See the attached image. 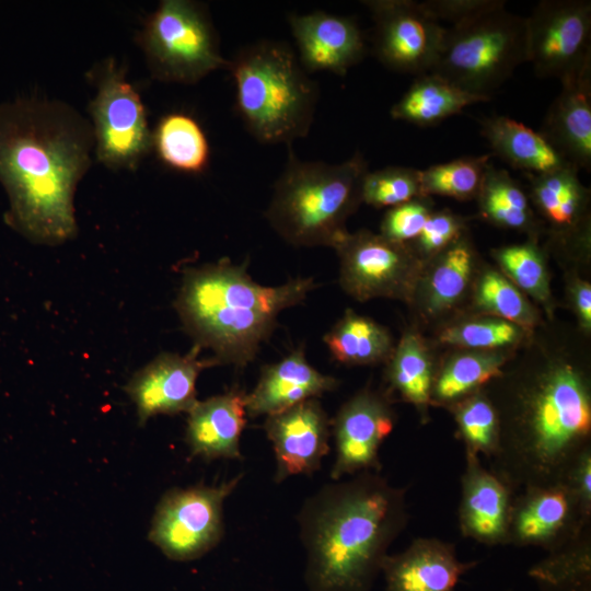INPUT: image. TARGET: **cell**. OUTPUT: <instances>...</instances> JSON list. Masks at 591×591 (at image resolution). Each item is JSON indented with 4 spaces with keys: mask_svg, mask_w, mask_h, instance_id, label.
<instances>
[{
    "mask_svg": "<svg viewBox=\"0 0 591 591\" xmlns=\"http://www.w3.org/2000/svg\"><path fill=\"white\" fill-rule=\"evenodd\" d=\"M528 62L560 82L591 66V1L542 0L525 18Z\"/></svg>",
    "mask_w": 591,
    "mask_h": 591,
    "instance_id": "cell-12",
    "label": "cell"
},
{
    "mask_svg": "<svg viewBox=\"0 0 591 591\" xmlns=\"http://www.w3.org/2000/svg\"><path fill=\"white\" fill-rule=\"evenodd\" d=\"M488 101L489 97L472 94L428 72L416 77L390 114L393 119L428 127L462 113L466 106Z\"/></svg>",
    "mask_w": 591,
    "mask_h": 591,
    "instance_id": "cell-26",
    "label": "cell"
},
{
    "mask_svg": "<svg viewBox=\"0 0 591 591\" xmlns=\"http://www.w3.org/2000/svg\"><path fill=\"white\" fill-rule=\"evenodd\" d=\"M480 215L506 229L535 235L540 229L530 198L507 170L488 164L476 196Z\"/></svg>",
    "mask_w": 591,
    "mask_h": 591,
    "instance_id": "cell-30",
    "label": "cell"
},
{
    "mask_svg": "<svg viewBox=\"0 0 591 591\" xmlns=\"http://www.w3.org/2000/svg\"><path fill=\"white\" fill-rule=\"evenodd\" d=\"M477 561H461L454 544L418 537L403 552L387 555L381 572L385 591H455L461 577Z\"/></svg>",
    "mask_w": 591,
    "mask_h": 591,
    "instance_id": "cell-20",
    "label": "cell"
},
{
    "mask_svg": "<svg viewBox=\"0 0 591 591\" xmlns=\"http://www.w3.org/2000/svg\"><path fill=\"white\" fill-rule=\"evenodd\" d=\"M195 346L186 355L164 352L140 369L130 379L126 392L135 403L140 425L157 415L188 413L197 402L196 382L213 360L199 359Z\"/></svg>",
    "mask_w": 591,
    "mask_h": 591,
    "instance_id": "cell-17",
    "label": "cell"
},
{
    "mask_svg": "<svg viewBox=\"0 0 591 591\" xmlns=\"http://www.w3.org/2000/svg\"><path fill=\"white\" fill-rule=\"evenodd\" d=\"M369 165L362 153L336 164L302 161L289 148L265 217L287 243L334 247L347 233L346 221L361 201Z\"/></svg>",
    "mask_w": 591,
    "mask_h": 591,
    "instance_id": "cell-5",
    "label": "cell"
},
{
    "mask_svg": "<svg viewBox=\"0 0 591 591\" xmlns=\"http://www.w3.org/2000/svg\"><path fill=\"white\" fill-rule=\"evenodd\" d=\"M461 489L457 519L462 535L489 546L507 544L514 491L482 464L480 456L467 451Z\"/></svg>",
    "mask_w": 591,
    "mask_h": 591,
    "instance_id": "cell-19",
    "label": "cell"
},
{
    "mask_svg": "<svg viewBox=\"0 0 591 591\" xmlns=\"http://www.w3.org/2000/svg\"><path fill=\"white\" fill-rule=\"evenodd\" d=\"M236 108L250 134L263 143L292 144L305 137L318 96L291 47L260 40L230 60Z\"/></svg>",
    "mask_w": 591,
    "mask_h": 591,
    "instance_id": "cell-6",
    "label": "cell"
},
{
    "mask_svg": "<svg viewBox=\"0 0 591 591\" xmlns=\"http://www.w3.org/2000/svg\"><path fill=\"white\" fill-rule=\"evenodd\" d=\"M246 394L232 389L197 401L189 409L185 441L192 456L205 461L242 460L240 438L246 424Z\"/></svg>",
    "mask_w": 591,
    "mask_h": 591,
    "instance_id": "cell-23",
    "label": "cell"
},
{
    "mask_svg": "<svg viewBox=\"0 0 591 591\" xmlns=\"http://www.w3.org/2000/svg\"><path fill=\"white\" fill-rule=\"evenodd\" d=\"M316 286L311 277L263 286L245 265L222 258L185 270L175 309L195 346L213 352L215 364L244 368L269 338L280 312L304 301Z\"/></svg>",
    "mask_w": 591,
    "mask_h": 591,
    "instance_id": "cell-4",
    "label": "cell"
},
{
    "mask_svg": "<svg viewBox=\"0 0 591 591\" xmlns=\"http://www.w3.org/2000/svg\"><path fill=\"white\" fill-rule=\"evenodd\" d=\"M476 305L499 317L514 323L524 329L533 327L536 314L520 289L503 275L487 270L475 288Z\"/></svg>",
    "mask_w": 591,
    "mask_h": 591,
    "instance_id": "cell-36",
    "label": "cell"
},
{
    "mask_svg": "<svg viewBox=\"0 0 591 591\" xmlns=\"http://www.w3.org/2000/svg\"><path fill=\"white\" fill-rule=\"evenodd\" d=\"M431 213L428 197H418L392 207L381 222L380 234L395 242L410 244L420 234Z\"/></svg>",
    "mask_w": 591,
    "mask_h": 591,
    "instance_id": "cell-40",
    "label": "cell"
},
{
    "mask_svg": "<svg viewBox=\"0 0 591 591\" xmlns=\"http://www.w3.org/2000/svg\"><path fill=\"white\" fill-rule=\"evenodd\" d=\"M479 126L494 154L524 174H544L570 165L538 131L511 117L487 116L479 119Z\"/></svg>",
    "mask_w": 591,
    "mask_h": 591,
    "instance_id": "cell-25",
    "label": "cell"
},
{
    "mask_svg": "<svg viewBox=\"0 0 591 591\" xmlns=\"http://www.w3.org/2000/svg\"><path fill=\"white\" fill-rule=\"evenodd\" d=\"M449 409L453 412L457 433L465 451L494 457L499 445L500 424L497 409L484 389L464 397Z\"/></svg>",
    "mask_w": 591,
    "mask_h": 591,
    "instance_id": "cell-33",
    "label": "cell"
},
{
    "mask_svg": "<svg viewBox=\"0 0 591 591\" xmlns=\"http://www.w3.org/2000/svg\"><path fill=\"white\" fill-rule=\"evenodd\" d=\"M88 76L96 88L89 113L97 161L113 171L136 170L152 150V130L139 93L113 57Z\"/></svg>",
    "mask_w": 591,
    "mask_h": 591,
    "instance_id": "cell-9",
    "label": "cell"
},
{
    "mask_svg": "<svg viewBox=\"0 0 591 591\" xmlns=\"http://www.w3.org/2000/svg\"><path fill=\"white\" fill-rule=\"evenodd\" d=\"M337 379L321 373L305 357L304 347L262 369L253 391L245 396L247 417L273 415L338 386Z\"/></svg>",
    "mask_w": 591,
    "mask_h": 591,
    "instance_id": "cell-22",
    "label": "cell"
},
{
    "mask_svg": "<svg viewBox=\"0 0 591 591\" xmlns=\"http://www.w3.org/2000/svg\"><path fill=\"white\" fill-rule=\"evenodd\" d=\"M538 132L579 171L591 170V66L563 80Z\"/></svg>",
    "mask_w": 591,
    "mask_h": 591,
    "instance_id": "cell-21",
    "label": "cell"
},
{
    "mask_svg": "<svg viewBox=\"0 0 591 591\" xmlns=\"http://www.w3.org/2000/svg\"><path fill=\"white\" fill-rule=\"evenodd\" d=\"M434 370L428 349L415 333L405 334L389 359L386 379L392 391L428 418Z\"/></svg>",
    "mask_w": 591,
    "mask_h": 591,
    "instance_id": "cell-31",
    "label": "cell"
},
{
    "mask_svg": "<svg viewBox=\"0 0 591 591\" xmlns=\"http://www.w3.org/2000/svg\"><path fill=\"white\" fill-rule=\"evenodd\" d=\"M422 291V303L428 315H439L452 309L463 297L474 266V252L463 235L436 255Z\"/></svg>",
    "mask_w": 591,
    "mask_h": 591,
    "instance_id": "cell-32",
    "label": "cell"
},
{
    "mask_svg": "<svg viewBox=\"0 0 591 591\" xmlns=\"http://www.w3.org/2000/svg\"><path fill=\"white\" fill-rule=\"evenodd\" d=\"M502 0H426L418 1L421 9L433 20L451 25L464 22L496 7Z\"/></svg>",
    "mask_w": 591,
    "mask_h": 591,
    "instance_id": "cell-42",
    "label": "cell"
},
{
    "mask_svg": "<svg viewBox=\"0 0 591 591\" xmlns=\"http://www.w3.org/2000/svg\"><path fill=\"white\" fill-rule=\"evenodd\" d=\"M152 149L169 167L197 174L209 163V142L201 126L192 116L173 112L160 118L152 131Z\"/></svg>",
    "mask_w": 591,
    "mask_h": 591,
    "instance_id": "cell-28",
    "label": "cell"
},
{
    "mask_svg": "<svg viewBox=\"0 0 591 591\" xmlns=\"http://www.w3.org/2000/svg\"><path fill=\"white\" fill-rule=\"evenodd\" d=\"M299 61L305 71L345 76L364 55V39L356 21L324 11L288 16Z\"/></svg>",
    "mask_w": 591,
    "mask_h": 591,
    "instance_id": "cell-18",
    "label": "cell"
},
{
    "mask_svg": "<svg viewBox=\"0 0 591 591\" xmlns=\"http://www.w3.org/2000/svg\"><path fill=\"white\" fill-rule=\"evenodd\" d=\"M91 121L58 100L18 96L0 104V184L5 223L31 242L77 233L74 193L92 164Z\"/></svg>",
    "mask_w": 591,
    "mask_h": 591,
    "instance_id": "cell-1",
    "label": "cell"
},
{
    "mask_svg": "<svg viewBox=\"0 0 591 591\" xmlns=\"http://www.w3.org/2000/svg\"><path fill=\"white\" fill-rule=\"evenodd\" d=\"M524 331L509 321L486 317L449 326L440 333L439 339L447 345L490 351L519 343Z\"/></svg>",
    "mask_w": 591,
    "mask_h": 591,
    "instance_id": "cell-39",
    "label": "cell"
},
{
    "mask_svg": "<svg viewBox=\"0 0 591 591\" xmlns=\"http://www.w3.org/2000/svg\"><path fill=\"white\" fill-rule=\"evenodd\" d=\"M394 424L395 413L383 393L367 387L346 401L331 419L336 451L332 480L362 472L380 473L379 450Z\"/></svg>",
    "mask_w": 591,
    "mask_h": 591,
    "instance_id": "cell-14",
    "label": "cell"
},
{
    "mask_svg": "<svg viewBox=\"0 0 591 591\" xmlns=\"http://www.w3.org/2000/svg\"><path fill=\"white\" fill-rule=\"evenodd\" d=\"M573 304L579 320L586 329L591 328V287L586 281H578L573 287Z\"/></svg>",
    "mask_w": 591,
    "mask_h": 591,
    "instance_id": "cell-44",
    "label": "cell"
},
{
    "mask_svg": "<svg viewBox=\"0 0 591 591\" xmlns=\"http://www.w3.org/2000/svg\"><path fill=\"white\" fill-rule=\"evenodd\" d=\"M465 220L449 210L430 215L420 234L409 245L418 254L436 256L464 235Z\"/></svg>",
    "mask_w": 591,
    "mask_h": 591,
    "instance_id": "cell-41",
    "label": "cell"
},
{
    "mask_svg": "<svg viewBox=\"0 0 591 591\" xmlns=\"http://www.w3.org/2000/svg\"><path fill=\"white\" fill-rule=\"evenodd\" d=\"M484 390L500 424L489 470L514 493L560 482L591 448V381L569 358H544L502 374Z\"/></svg>",
    "mask_w": 591,
    "mask_h": 591,
    "instance_id": "cell-2",
    "label": "cell"
},
{
    "mask_svg": "<svg viewBox=\"0 0 591 591\" xmlns=\"http://www.w3.org/2000/svg\"><path fill=\"white\" fill-rule=\"evenodd\" d=\"M137 43L152 78L162 82L193 84L230 65L206 5L197 1H160Z\"/></svg>",
    "mask_w": 591,
    "mask_h": 591,
    "instance_id": "cell-8",
    "label": "cell"
},
{
    "mask_svg": "<svg viewBox=\"0 0 591 591\" xmlns=\"http://www.w3.org/2000/svg\"><path fill=\"white\" fill-rule=\"evenodd\" d=\"M243 474L219 485L173 488L160 499L148 538L170 559L189 561L216 547L223 534V503Z\"/></svg>",
    "mask_w": 591,
    "mask_h": 591,
    "instance_id": "cell-10",
    "label": "cell"
},
{
    "mask_svg": "<svg viewBox=\"0 0 591 591\" xmlns=\"http://www.w3.org/2000/svg\"><path fill=\"white\" fill-rule=\"evenodd\" d=\"M541 591H591V581L567 584H538Z\"/></svg>",
    "mask_w": 591,
    "mask_h": 591,
    "instance_id": "cell-45",
    "label": "cell"
},
{
    "mask_svg": "<svg viewBox=\"0 0 591 591\" xmlns=\"http://www.w3.org/2000/svg\"><path fill=\"white\" fill-rule=\"evenodd\" d=\"M529 576L537 584H567L591 581V524L575 538L548 552L532 566Z\"/></svg>",
    "mask_w": 591,
    "mask_h": 591,
    "instance_id": "cell-35",
    "label": "cell"
},
{
    "mask_svg": "<svg viewBox=\"0 0 591 591\" xmlns=\"http://www.w3.org/2000/svg\"><path fill=\"white\" fill-rule=\"evenodd\" d=\"M560 482L575 496L584 513L591 517V448L571 463Z\"/></svg>",
    "mask_w": 591,
    "mask_h": 591,
    "instance_id": "cell-43",
    "label": "cell"
},
{
    "mask_svg": "<svg viewBox=\"0 0 591 591\" xmlns=\"http://www.w3.org/2000/svg\"><path fill=\"white\" fill-rule=\"evenodd\" d=\"M578 172L570 164L544 174H524L530 183L529 198L561 239L588 231L589 190Z\"/></svg>",
    "mask_w": 591,
    "mask_h": 591,
    "instance_id": "cell-24",
    "label": "cell"
},
{
    "mask_svg": "<svg viewBox=\"0 0 591 591\" xmlns=\"http://www.w3.org/2000/svg\"><path fill=\"white\" fill-rule=\"evenodd\" d=\"M333 248L339 258V283L358 301L374 298L409 300L422 262L409 244L368 230L347 233Z\"/></svg>",
    "mask_w": 591,
    "mask_h": 591,
    "instance_id": "cell-11",
    "label": "cell"
},
{
    "mask_svg": "<svg viewBox=\"0 0 591 591\" xmlns=\"http://www.w3.org/2000/svg\"><path fill=\"white\" fill-rule=\"evenodd\" d=\"M333 358L346 366H367L387 361L393 351L389 331L375 321L347 310L324 335Z\"/></svg>",
    "mask_w": 591,
    "mask_h": 591,
    "instance_id": "cell-27",
    "label": "cell"
},
{
    "mask_svg": "<svg viewBox=\"0 0 591 591\" xmlns=\"http://www.w3.org/2000/svg\"><path fill=\"white\" fill-rule=\"evenodd\" d=\"M407 521L406 488L378 472L321 487L298 514L309 591H371Z\"/></svg>",
    "mask_w": 591,
    "mask_h": 591,
    "instance_id": "cell-3",
    "label": "cell"
},
{
    "mask_svg": "<svg viewBox=\"0 0 591 591\" xmlns=\"http://www.w3.org/2000/svg\"><path fill=\"white\" fill-rule=\"evenodd\" d=\"M591 524L580 503L561 483L529 486L514 493L507 544L552 552Z\"/></svg>",
    "mask_w": 591,
    "mask_h": 591,
    "instance_id": "cell-15",
    "label": "cell"
},
{
    "mask_svg": "<svg viewBox=\"0 0 591 591\" xmlns=\"http://www.w3.org/2000/svg\"><path fill=\"white\" fill-rule=\"evenodd\" d=\"M506 358L495 351L456 355L434 374L431 405L450 408L464 397L484 389L503 372Z\"/></svg>",
    "mask_w": 591,
    "mask_h": 591,
    "instance_id": "cell-29",
    "label": "cell"
},
{
    "mask_svg": "<svg viewBox=\"0 0 591 591\" xmlns=\"http://www.w3.org/2000/svg\"><path fill=\"white\" fill-rule=\"evenodd\" d=\"M373 21L372 49L391 70L420 76L439 56L445 27L413 0L361 1Z\"/></svg>",
    "mask_w": 591,
    "mask_h": 591,
    "instance_id": "cell-13",
    "label": "cell"
},
{
    "mask_svg": "<svg viewBox=\"0 0 591 591\" xmlns=\"http://www.w3.org/2000/svg\"><path fill=\"white\" fill-rule=\"evenodd\" d=\"M528 62L525 18L506 1L445 28L430 73L472 94L491 99L522 63Z\"/></svg>",
    "mask_w": 591,
    "mask_h": 591,
    "instance_id": "cell-7",
    "label": "cell"
},
{
    "mask_svg": "<svg viewBox=\"0 0 591 591\" xmlns=\"http://www.w3.org/2000/svg\"><path fill=\"white\" fill-rule=\"evenodd\" d=\"M424 197L420 170L407 166H386L368 171L361 183V201L375 207H395Z\"/></svg>",
    "mask_w": 591,
    "mask_h": 591,
    "instance_id": "cell-37",
    "label": "cell"
},
{
    "mask_svg": "<svg viewBox=\"0 0 591 591\" xmlns=\"http://www.w3.org/2000/svg\"><path fill=\"white\" fill-rule=\"evenodd\" d=\"M493 255L511 281L542 303L551 297L543 255L533 242L503 246Z\"/></svg>",
    "mask_w": 591,
    "mask_h": 591,
    "instance_id": "cell-38",
    "label": "cell"
},
{
    "mask_svg": "<svg viewBox=\"0 0 591 591\" xmlns=\"http://www.w3.org/2000/svg\"><path fill=\"white\" fill-rule=\"evenodd\" d=\"M489 159V154L467 155L420 170L422 196L440 195L459 200L476 198Z\"/></svg>",
    "mask_w": 591,
    "mask_h": 591,
    "instance_id": "cell-34",
    "label": "cell"
},
{
    "mask_svg": "<svg viewBox=\"0 0 591 591\" xmlns=\"http://www.w3.org/2000/svg\"><path fill=\"white\" fill-rule=\"evenodd\" d=\"M264 429L276 459L274 480L312 475L329 451L331 419L318 398L266 416Z\"/></svg>",
    "mask_w": 591,
    "mask_h": 591,
    "instance_id": "cell-16",
    "label": "cell"
}]
</instances>
